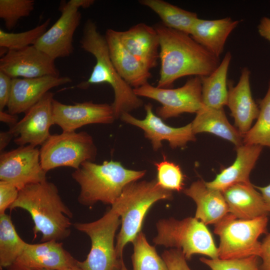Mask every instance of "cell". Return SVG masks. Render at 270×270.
Wrapping results in <instances>:
<instances>
[{"instance_id":"6da1fadb","label":"cell","mask_w":270,"mask_h":270,"mask_svg":"<svg viewBox=\"0 0 270 270\" xmlns=\"http://www.w3.org/2000/svg\"><path fill=\"white\" fill-rule=\"evenodd\" d=\"M160 39V78L157 87L168 88L183 76H208L220 64L216 57L190 35L156 25Z\"/></svg>"},{"instance_id":"7a4b0ae2","label":"cell","mask_w":270,"mask_h":270,"mask_svg":"<svg viewBox=\"0 0 270 270\" xmlns=\"http://www.w3.org/2000/svg\"><path fill=\"white\" fill-rule=\"evenodd\" d=\"M23 209L34 222V238L40 233L41 242H59L70 236L72 214L62 200L57 186L47 180L19 190L10 209Z\"/></svg>"},{"instance_id":"3957f363","label":"cell","mask_w":270,"mask_h":270,"mask_svg":"<svg viewBox=\"0 0 270 270\" xmlns=\"http://www.w3.org/2000/svg\"><path fill=\"white\" fill-rule=\"evenodd\" d=\"M80 43L84 50L94 56L96 62L88 78L72 88L85 90L92 84H110L114 93L112 106L116 119L120 118L124 112H130L142 106V100L118 72L110 58L104 36L100 32L92 20L86 22Z\"/></svg>"},{"instance_id":"277c9868","label":"cell","mask_w":270,"mask_h":270,"mask_svg":"<svg viewBox=\"0 0 270 270\" xmlns=\"http://www.w3.org/2000/svg\"><path fill=\"white\" fill-rule=\"evenodd\" d=\"M146 172L126 168L112 160L100 164L88 161L75 170L72 176L80 186L78 201L80 204L92 206L102 202L112 206L127 184L138 181Z\"/></svg>"},{"instance_id":"5b68a950","label":"cell","mask_w":270,"mask_h":270,"mask_svg":"<svg viewBox=\"0 0 270 270\" xmlns=\"http://www.w3.org/2000/svg\"><path fill=\"white\" fill-rule=\"evenodd\" d=\"M172 192L162 188L156 179L132 182L127 184L112 206L120 215L121 227L116 236V251L120 262L124 246L132 242L142 230L144 218L152 206L161 200H171Z\"/></svg>"},{"instance_id":"8992f818","label":"cell","mask_w":270,"mask_h":270,"mask_svg":"<svg viewBox=\"0 0 270 270\" xmlns=\"http://www.w3.org/2000/svg\"><path fill=\"white\" fill-rule=\"evenodd\" d=\"M156 228L157 234L152 240L155 245L180 249L186 260L195 254L218 258V248L210 230L194 217L160 220Z\"/></svg>"},{"instance_id":"52a82bcc","label":"cell","mask_w":270,"mask_h":270,"mask_svg":"<svg viewBox=\"0 0 270 270\" xmlns=\"http://www.w3.org/2000/svg\"><path fill=\"white\" fill-rule=\"evenodd\" d=\"M120 224V216L112 207L95 221L72 224L76 230L88 235L91 242L86 260H77L82 270H128L119 260L116 251L114 237Z\"/></svg>"},{"instance_id":"ba28073f","label":"cell","mask_w":270,"mask_h":270,"mask_svg":"<svg viewBox=\"0 0 270 270\" xmlns=\"http://www.w3.org/2000/svg\"><path fill=\"white\" fill-rule=\"evenodd\" d=\"M267 216L252 220H242L228 213L216 224L214 232L220 238L218 258L223 260L241 258L252 256L260 257V235L266 234Z\"/></svg>"},{"instance_id":"9c48e42d","label":"cell","mask_w":270,"mask_h":270,"mask_svg":"<svg viewBox=\"0 0 270 270\" xmlns=\"http://www.w3.org/2000/svg\"><path fill=\"white\" fill-rule=\"evenodd\" d=\"M40 152L42 166L46 172L62 166L77 170L86 162H94L97 155L92 136L84 131L50 134Z\"/></svg>"},{"instance_id":"30bf717a","label":"cell","mask_w":270,"mask_h":270,"mask_svg":"<svg viewBox=\"0 0 270 270\" xmlns=\"http://www.w3.org/2000/svg\"><path fill=\"white\" fill-rule=\"evenodd\" d=\"M140 97L154 100L161 104L156 110L158 116L162 120L178 116L184 112L197 113L204 106L200 77L194 76L176 88L154 86L148 83L134 88Z\"/></svg>"},{"instance_id":"8fae6325","label":"cell","mask_w":270,"mask_h":270,"mask_svg":"<svg viewBox=\"0 0 270 270\" xmlns=\"http://www.w3.org/2000/svg\"><path fill=\"white\" fill-rule=\"evenodd\" d=\"M42 168L40 152L28 144L2 152L0 155V180L14 184L18 190L26 186L46 180Z\"/></svg>"},{"instance_id":"7c38bea8","label":"cell","mask_w":270,"mask_h":270,"mask_svg":"<svg viewBox=\"0 0 270 270\" xmlns=\"http://www.w3.org/2000/svg\"><path fill=\"white\" fill-rule=\"evenodd\" d=\"M78 9L70 0L62 1L60 17L33 46L54 60L70 56L74 51L73 36L82 18Z\"/></svg>"},{"instance_id":"4fadbf2b","label":"cell","mask_w":270,"mask_h":270,"mask_svg":"<svg viewBox=\"0 0 270 270\" xmlns=\"http://www.w3.org/2000/svg\"><path fill=\"white\" fill-rule=\"evenodd\" d=\"M54 94L48 92L36 104L24 114V118L10 127L14 142L19 146H42L50 134V128L54 124L52 101Z\"/></svg>"},{"instance_id":"5bb4252c","label":"cell","mask_w":270,"mask_h":270,"mask_svg":"<svg viewBox=\"0 0 270 270\" xmlns=\"http://www.w3.org/2000/svg\"><path fill=\"white\" fill-rule=\"evenodd\" d=\"M54 60L34 46L8 50L0 59V71L12 78L60 76Z\"/></svg>"},{"instance_id":"9a60e30c","label":"cell","mask_w":270,"mask_h":270,"mask_svg":"<svg viewBox=\"0 0 270 270\" xmlns=\"http://www.w3.org/2000/svg\"><path fill=\"white\" fill-rule=\"evenodd\" d=\"M52 115L54 124L68 132L89 124H112L116 120L112 104L90 101L68 105L54 99Z\"/></svg>"},{"instance_id":"2e32d148","label":"cell","mask_w":270,"mask_h":270,"mask_svg":"<svg viewBox=\"0 0 270 270\" xmlns=\"http://www.w3.org/2000/svg\"><path fill=\"white\" fill-rule=\"evenodd\" d=\"M146 116L139 120L130 112L123 113L120 118L126 123L136 126L142 130L144 136L152 144L154 151H157L162 146V142L167 140L172 148H184L190 141L196 140L192 123L180 128H174L166 124L152 110V106L148 104L144 106Z\"/></svg>"},{"instance_id":"e0dca14e","label":"cell","mask_w":270,"mask_h":270,"mask_svg":"<svg viewBox=\"0 0 270 270\" xmlns=\"http://www.w3.org/2000/svg\"><path fill=\"white\" fill-rule=\"evenodd\" d=\"M62 242L48 241L26 244L6 270H62L76 263Z\"/></svg>"},{"instance_id":"ac0fdd59","label":"cell","mask_w":270,"mask_h":270,"mask_svg":"<svg viewBox=\"0 0 270 270\" xmlns=\"http://www.w3.org/2000/svg\"><path fill=\"white\" fill-rule=\"evenodd\" d=\"M72 81L71 78L68 76H50L31 78H13L7 106L8 112L16 115L25 113L51 88Z\"/></svg>"},{"instance_id":"d6986e66","label":"cell","mask_w":270,"mask_h":270,"mask_svg":"<svg viewBox=\"0 0 270 270\" xmlns=\"http://www.w3.org/2000/svg\"><path fill=\"white\" fill-rule=\"evenodd\" d=\"M250 72L246 67L240 72V80L235 86L232 80L228 82V95L226 106L231 112L234 124L242 136L252 128V124L257 119L260 112L254 100L250 87Z\"/></svg>"},{"instance_id":"ffe728a7","label":"cell","mask_w":270,"mask_h":270,"mask_svg":"<svg viewBox=\"0 0 270 270\" xmlns=\"http://www.w3.org/2000/svg\"><path fill=\"white\" fill-rule=\"evenodd\" d=\"M104 37L111 60L121 78L134 88L148 83L150 70L122 45L116 30L108 29Z\"/></svg>"},{"instance_id":"44dd1931","label":"cell","mask_w":270,"mask_h":270,"mask_svg":"<svg viewBox=\"0 0 270 270\" xmlns=\"http://www.w3.org/2000/svg\"><path fill=\"white\" fill-rule=\"evenodd\" d=\"M116 32L122 45L149 70L156 66L160 39L154 26L142 22Z\"/></svg>"},{"instance_id":"7402d4cb","label":"cell","mask_w":270,"mask_h":270,"mask_svg":"<svg viewBox=\"0 0 270 270\" xmlns=\"http://www.w3.org/2000/svg\"><path fill=\"white\" fill-rule=\"evenodd\" d=\"M262 149V146L256 144H243L236 147V157L234 162L222 170L213 180L206 182V186L222 192L234 184L250 182V174Z\"/></svg>"},{"instance_id":"603a6c76","label":"cell","mask_w":270,"mask_h":270,"mask_svg":"<svg viewBox=\"0 0 270 270\" xmlns=\"http://www.w3.org/2000/svg\"><path fill=\"white\" fill-rule=\"evenodd\" d=\"M183 192L196 204L194 218L205 225L216 224L229 213L222 192L208 188L202 180L192 182Z\"/></svg>"},{"instance_id":"cb8c5ba5","label":"cell","mask_w":270,"mask_h":270,"mask_svg":"<svg viewBox=\"0 0 270 270\" xmlns=\"http://www.w3.org/2000/svg\"><path fill=\"white\" fill-rule=\"evenodd\" d=\"M222 192L229 213L237 218L252 220L269 213L261 194L250 182L234 184Z\"/></svg>"},{"instance_id":"d4e9b609","label":"cell","mask_w":270,"mask_h":270,"mask_svg":"<svg viewBox=\"0 0 270 270\" xmlns=\"http://www.w3.org/2000/svg\"><path fill=\"white\" fill-rule=\"evenodd\" d=\"M240 22L230 17L214 20L198 18L190 36L198 43L220 58L228 38Z\"/></svg>"},{"instance_id":"484cf974","label":"cell","mask_w":270,"mask_h":270,"mask_svg":"<svg viewBox=\"0 0 270 270\" xmlns=\"http://www.w3.org/2000/svg\"><path fill=\"white\" fill-rule=\"evenodd\" d=\"M196 114L191 122L194 134L209 132L228 140L236 147L243 144V136L229 122L224 108L204 106Z\"/></svg>"},{"instance_id":"4316f807","label":"cell","mask_w":270,"mask_h":270,"mask_svg":"<svg viewBox=\"0 0 270 270\" xmlns=\"http://www.w3.org/2000/svg\"><path fill=\"white\" fill-rule=\"evenodd\" d=\"M232 54L227 52L216 68L210 74L200 77L202 102L205 106L224 108L228 95L227 76L232 60Z\"/></svg>"},{"instance_id":"83f0119b","label":"cell","mask_w":270,"mask_h":270,"mask_svg":"<svg viewBox=\"0 0 270 270\" xmlns=\"http://www.w3.org/2000/svg\"><path fill=\"white\" fill-rule=\"evenodd\" d=\"M139 2L156 14L165 26L190 35L198 18L196 13L186 10L163 0H141Z\"/></svg>"},{"instance_id":"f1b7e54d","label":"cell","mask_w":270,"mask_h":270,"mask_svg":"<svg viewBox=\"0 0 270 270\" xmlns=\"http://www.w3.org/2000/svg\"><path fill=\"white\" fill-rule=\"evenodd\" d=\"M26 242L18 234L11 217L0 214V266L7 268L20 254Z\"/></svg>"},{"instance_id":"f546056e","label":"cell","mask_w":270,"mask_h":270,"mask_svg":"<svg viewBox=\"0 0 270 270\" xmlns=\"http://www.w3.org/2000/svg\"><path fill=\"white\" fill-rule=\"evenodd\" d=\"M132 244V270H168L165 262L158 254L155 247L148 243L144 232H139Z\"/></svg>"},{"instance_id":"4dcf8cb0","label":"cell","mask_w":270,"mask_h":270,"mask_svg":"<svg viewBox=\"0 0 270 270\" xmlns=\"http://www.w3.org/2000/svg\"><path fill=\"white\" fill-rule=\"evenodd\" d=\"M258 103L260 112L257 120L243 136V144L270 148V80L267 92Z\"/></svg>"},{"instance_id":"1f68e13d","label":"cell","mask_w":270,"mask_h":270,"mask_svg":"<svg viewBox=\"0 0 270 270\" xmlns=\"http://www.w3.org/2000/svg\"><path fill=\"white\" fill-rule=\"evenodd\" d=\"M50 22L48 18L41 24L21 32H8L0 29V47L15 50L34 45L46 31Z\"/></svg>"},{"instance_id":"d6a6232c","label":"cell","mask_w":270,"mask_h":270,"mask_svg":"<svg viewBox=\"0 0 270 270\" xmlns=\"http://www.w3.org/2000/svg\"><path fill=\"white\" fill-rule=\"evenodd\" d=\"M34 0H0V18L8 30L14 28L20 19L28 16L34 8Z\"/></svg>"},{"instance_id":"836d02e7","label":"cell","mask_w":270,"mask_h":270,"mask_svg":"<svg viewBox=\"0 0 270 270\" xmlns=\"http://www.w3.org/2000/svg\"><path fill=\"white\" fill-rule=\"evenodd\" d=\"M156 168L158 184L163 188L170 191L183 190L184 176L179 166L164 159L154 163Z\"/></svg>"},{"instance_id":"e575fe53","label":"cell","mask_w":270,"mask_h":270,"mask_svg":"<svg viewBox=\"0 0 270 270\" xmlns=\"http://www.w3.org/2000/svg\"><path fill=\"white\" fill-rule=\"evenodd\" d=\"M258 258L256 256L228 260L201 258L200 260L211 270H261Z\"/></svg>"},{"instance_id":"d590c367","label":"cell","mask_w":270,"mask_h":270,"mask_svg":"<svg viewBox=\"0 0 270 270\" xmlns=\"http://www.w3.org/2000/svg\"><path fill=\"white\" fill-rule=\"evenodd\" d=\"M161 256L165 262L168 270H191L180 249L172 248L165 250Z\"/></svg>"},{"instance_id":"8d00e7d4","label":"cell","mask_w":270,"mask_h":270,"mask_svg":"<svg viewBox=\"0 0 270 270\" xmlns=\"http://www.w3.org/2000/svg\"><path fill=\"white\" fill-rule=\"evenodd\" d=\"M19 190L14 184L0 180V214L6 213L16 200Z\"/></svg>"},{"instance_id":"74e56055","label":"cell","mask_w":270,"mask_h":270,"mask_svg":"<svg viewBox=\"0 0 270 270\" xmlns=\"http://www.w3.org/2000/svg\"><path fill=\"white\" fill-rule=\"evenodd\" d=\"M12 78L0 71V110L8 106L12 90Z\"/></svg>"},{"instance_id":"f35d334b","label":"cell","mask_w":270,"mask_h":270,"mask_svg":"<svg viewBox=\"0 0 270 270\" xmlns=\"http://www.w3.org/2000/svg\"><path fill=\"white\" fill-rule=\"evenodd\" d=\"M262 260L260 265L261 270H270V234H268L261 243V254Z\"/></svg>"},{"instance_id":"ab89813d","label":"cell","mask_w":270,"mask_h":270,"mask_svg":"<svg viewBox=\"0 0 270 270\" xmlns=\"http://www.w3.org/2000/svg\"><path fill=\"white\" fill-rule=\"evenodd\" d=\"M260 35L270 42V18L263 17L258 26Z\"/></svg>"},{"instance_id":"60d3db41","label":"cell","mask_w":270,"mask_h":270,"mask_svg":"<svg viewBox=\"0 0 270 270\" xmlns=\"http://www.w3.org/2000/svg\"><path fill=\"white\" fill-rule=\"evenodd\" d=\"M0 120L8 124L10 127L15 125L18 122L17 115L7 113L4 110H0Z\"/></svg>"},{"instance_id":"b9f144b4","label":"cell","mask_w":270,"mask_h":270,"mask_svg":"<svg viewBox=\"0 0 270 270\" xmlns=\"http://www.w3.org/2000/svg\"><path fill=\"white\" fill-rule=\"evenodd\" d=\"M254 186L260 191L266 210L270 212V184L266 186Z\"/></svg>"},{"instance_id":"7bdbcfd3","label":"cell","mask_w":270,"mask_h":270,"mask_svg":"<svg viewBox=\"0 0 270 270\" xmlns=\"http://www.w3.org/2000/svg\"><path fill=\"white\" fill-rule=\"evenodd\" d=\"M14 138L13 135L9 130L1 132L0 133V150L2 152L4 148L8 145L11 140Z\"/></svg>"},{"instance_id":"ee69618b","label":"cell","mask_w":270,"mask_h":270,"mask_svg":"<svg viewBox=\"0 0 270 270\" xmlns=\"http://www.w3.org/2000/svg\"><path fill=\"white\" fill-rule=\"evenodd\" d=\"M70 2L78 8H88L94 2V0H70Z\"/></svg>"},{"instance_id":"f6af8a7d","label":"cell","mask_w":270,"mask_h":270,"mask_svg":"<svg viewBox=\"0 0 270 270\" xmlns=\"http://www.w3.org/2000/svg\"><path fill=\"white\" fill-rule=\"evenodd\" d=\"M62 270H82L78 266L77 262H76V263L75 264H74Z\"/></svg>"},{"instance_id":"bcb514c9","label":"cell","mask_w":270,"mask_h":270,"mask_svg":"<svg viewBox=\"0 0 270 270\" xmlns=\"http://www.w3.org/2000/svg\"><path fill=\"white\" fill-rule=\"evenodd\" d=\"M50 270L45 269V270Z\"/></svg>"}]
</instances>
